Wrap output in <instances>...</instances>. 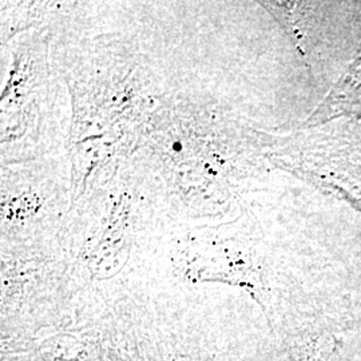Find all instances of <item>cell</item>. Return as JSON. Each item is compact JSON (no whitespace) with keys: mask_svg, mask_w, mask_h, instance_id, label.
<instances>
[{"mask_svg":"<svg viewBox=\"0 0 361 361\" xmlns=\"http://www.w3.org/2000/svg\"><path fill=\"white\" fill-rule=\"evenodd\" d=\"M138 328L147 361H237L229 326L204 304L157 297Z\"/></svg>","mask_w":361,"mask_h":361,"instance_id":"cell-1","label":"cell"},{"mask_svg":"<svg viewBox=\"0 0 361 361\" xmlns=\"http://www.w3.org/2000/svg\"><path fill=\"white\" fill-rule=\"evenodd\" d=\"M142 307L73 319L0 361H147L138 328Z\"/></svg>","mask_w":361,"mask_h":361,"instance_id":"cell-2","label":"cell"},{"mask_svg":"<svg viewBox=\"0 0 361 361\" xmlns=\"http://www.w3.org/2000/svg\"><path fill=\"white\" fill-rule=\"evenodd\" d=\"M338 118L361 119V47L348 70L307 122L310 126H317Z\"/></svg>","mask_w":361,"mask_h":361,"instance_id":"cell-3","label":"cell"}]
</instances>
